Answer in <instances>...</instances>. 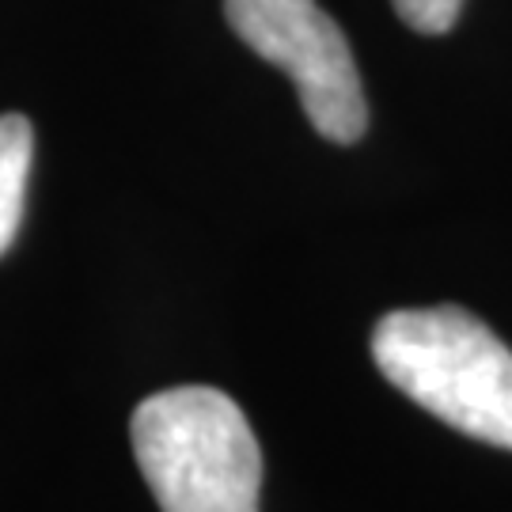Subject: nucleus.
I'll return each mask as SVG.
<instances>
[{
	"label": "nucleus",
	"instance_id": "obj_1",
	"mask_svg": "<svg viewBox=\"0 0 512 512\" xmlns=\"http://www.w3.org/2000/svg\"><path fill=\"white\" fill-rule=\"evenodd\" d=\"M372 361L410 403L512 452V349L471 311H391L376 323Z\"/></svg>",
	"mask_w": 512,
	"mask_h": 512
},
{
	"label": "nucleus",
	"instance_id": "obj_2",
	"mask_svg": "<svg viewBox=\"0 0 512 512\" xmlns=\"http://www.w3.org/2000/svg\"><path fill=\"white\" fill-rule=\"evenodd\" d=\"M133 456L160 512H258L262 448L217 387H167L129 421Z\"/></svg>",
	"mask_w": 512,
	"mask_h": 512
},
{
	"label": "nucleus",
	"instance_id": "obj_3",
	"mask_svg": "<svg viewBox=\"0 0 512 512\" xmlns=\"http://www.w3.org/2000/svg\"><path fill=\"white\" fill-rule=\"evenodd\" d=\"M224 16L258 57L293 76L315 133L334 145L361 141L368 103L346 35L319 0H224Z\"/></svg>",
	"mask_w": 512,
	"mask_h": 512
},
{
	"label": "nucleus",
	"instance_id": "obj_4",
	"mask_svg": "<svg viewBox=\"0 0 512 512\" xmlns=\"http://www.w3.org/2000/svg\"><path fill=\"white\" fill-rule=\"evenodd\" d=\"M35 156V129L23 114H0V255L12 247L23 220V194Z\"/></svg>",
	"mask_w": 512,
	"mask_h": 512
},
{
	"label": "nucleus",
	"instance_id": "obj_5",
	"mask_svg": "<svg viewBox=\"0 0 512 512\" xmlns=\"http://www.w3.org/2000/svg\"><path fill=\"white\" fill-rule=\"evenodd\" d=\"M395 12L403 19L410 31H421V35H444L452 31L459 19V8L463 0H391Z\"/></svg>",
	"mask_w": 512,
	"mask_h": 512
}]
</instances>
